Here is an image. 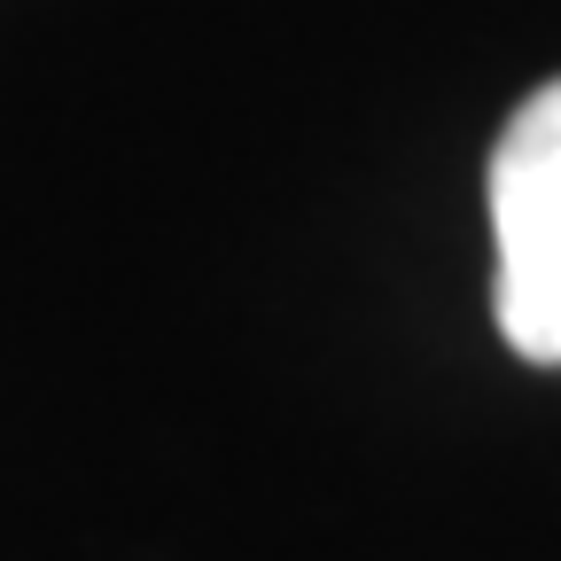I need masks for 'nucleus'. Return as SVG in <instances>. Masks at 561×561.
<instances>
[{
    "label": "nucleus",
    "mask_w": 561,
    "mask_h": 561,
    "mask_svg": "<svg viewBox=\"0 0 561 561\" xmlns=\"http://www.w3.org/2000/svg\"><path fill=\"white\" fill-rule=\"evenodd\" d=\"M500 335L530 367H561V79L538 87L491 149Z\"/></svg>",
    "instance_id": "1"
}]
</instances>
